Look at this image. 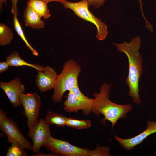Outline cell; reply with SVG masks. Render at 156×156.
Segmentation results:
<instances>
[{
  "label": "cell",
  "mask_w": 156,
  "mask_h": 156,
  "mask_svg": "<svg viewBox=\"0 0 156 156\" xmlns=\"http://www.w3.org/2000/svg\"><path fill=\"white\" fill-rule=\"evenodd\" d=\"M110 148L107 146H98L94 150L89 149L88 156H110Z\"/></svg>",
  "instance_id": "21"
},
{
  "label": "cell",
  "mask_w": 156,
  "mask_h": 156,
  "mask_svg": "<svg viewBox=\"0 0 156 156\" xmlns=\"http://www.w3.org/2000/svg\"><path fill=\"white\" fill-rule=\"evenodd\" d=\"M48 4L42 0H29L27 2V5L30 6L41 17L46 19L51 16Z\"/></svg>",
  "instance_id": "15"
},
{
  "label": "cell",
  "mask_w": 156,
  "mask_h": 156,
  "mask_svg": "<svg viewBox=\"0 0 156 156\" xmlns=\"http://www.w3.org/2000/svg\"><path fill=\"white\" fill-rule=\"evenodd\" d=\"M91 125V121L89 120H79L67 118L66 126L80 130L89 128Z\"/></svg>",
  "instance_id": "19"
},
{
  "label": "cell",
  "mask_w": 156,
  "mask_h": 156,
  "mask_svg": "<svg viewBox=\"0 0 156 156\" xmlns=\"http://www.w3.org/2000/svg\"><path fill=\"white\" fill-rule=\"evenodd\" d=\"M7 0H0V10L1 11H2L3 5L4 4L5 5L7 4Z\"/></svg>",
  "instance_id": "26"
},
{
  "label": "cell",
  "mask_w": 156,
  "mask_h": 156,
  "mask_svg": "<svg viewBox=\"0 0 156 156\" xmlns=\"http://www.w3.org/2000/svg\"><path fill=\"white\" fill-rule=\"evenodd\" d=\"M111 85L104 83L100 88L99 93L96 92L92 112L98 116L101 114L104 118L101 120L104 123L107 120L111 122L112 127L120 118L127 117V114L132 110L133 107L130 104L126 105L118 104L112 102L109 99V94Z\"/></svg>",
  "instance_id": "2"
},
{
  "label": "cell",
  "mask_w": 156,
  "mask_h": 156,
  "mask_svg": "<svg viewBox=\"0 0 156 156\" xmlns=\"http://www.w3.org/2000/svg\"><path fill=\"white\" fill-rule=\"evenodd\" d=\"M13 38L11 29L4 23H0V45L4 46L11 43Z\"/></svg>",
  "instance_id": "17"
},
{
  "label": "cell",
  "mask_w": 156,
  "mask_h": 156,
  "mask_svg": "<svg viewBox=\"0 0 156 156\" xmlns=\"http://www.w3.org/2000/svg\"><path fill=\"white\" fill-rule=\"evenodd\" d=\"M37 71L35 81L40 91L44 92L53 89L57 75L54 69L48 66L45 67L44 71Z\"/></svg>",
  "instance_id": "12"
},
{
  "label": "cell",
  "mask_w": 156,
  "mask_h": 156,
  "mask_svg": "<svg viewBox=\"0 0 156 156\" xmlns=\"http://www.w3.org/2000/svg\"><path fill=\"white\" fill-rule=\"evenodd\" d=\"M6 116V113L2 110H0V119H2Z\"/></svg>",
  "instance_id": "27"
},
{
  "label": "cell",
  "mask_w": 156,
  "mask_h": 156,
  "mask_svg": "<svg viewBox=\"0 0 156 156\" xmlns=\"http://www.w3.org/2000/svg\"><path fill=\"white\" fill-rule=\"evenodd\" d=\"M43 1L47 3H48L52 1H57L59 2H61L63 0H42Z\"/></svg>",
  "instance_id": "28"
},
{
  "label": "cell",
  "mask_w": 156,
  "mask_h": 156,
  "mask_svg": "<svg viewBox=\"0 0 156 156\" xmlns=\"http://www.w3.org/2000/svg\"><path fill=\"white\" fill-rule=\"evenodd\" d=\"M81 70L79 65L73 60L70 59L65 63L61 73L57 75L53 88L52 99L53 101L60 102L64 93L69 91L78 83Z\"/></svg>",
  "instance_id": "3"
},
{
  "label": "cell",
  "mask_w": 156,
  "mask_h": 156,
  "mask_svg": "<svg viewBox=\"0 0 156 156\" xmlns=\"http://www.w3.org/2000/svg\"><path fill=\"white\" fill-rule=\"evenodd\" d=\"M141 0H138L141 8H142V2Z\"/></svg>",
  "instance_id": "29"
},
{
  "label": "cell",
  "mask_w": 156,
  "mask_h": 156,
  "mask_svg": "<svg viewBox=\"0 0 156 156\" xmlns=\"http://www.w3.org/2000/svg\"><path fill=\"white\" fill-rule=\"evenodd\" d=\"M59 155V154H57V153H55L53 152H52V153H51L49 154H44V153H42L41 152V151H40V152H39V153H37L32 154L31 155L32 156H57L58 155Z\"/></svg>",
  "instance_id": "25"
},
{
  "label": "cell",
  "mask_w": 156,
  "mask_h": 156,
  "mask_svg": "<svg viewBox=\"0 0 156 156\" xmlns=\"http://www.w3.org/2000/svg\"><path fill=\"white\" fill-rule=\"evenodd\" d=\"M23 18L26 26L39 29L43 28L45 25L43 20L30 6L27 5L24 10Z\"/></svg>",
  "instance_id": "13"
},
{
  "label": "cell",
  "mask_w": 156,
  "mask_h": 156,
  "mask_svg": "<svg viewBox=\"0 0 156 156\" xmlns=\"http://www.w3.org/2000/svg\"><path fill=\"white\" fill-rule=\"evenodd\" d=\"M49 126L42 118L29 129L27 136L32 140V151L34 154L40 151L41 148L44 146L48 138L51 135Z\"/></svg>",
  "instance_id": "9"
},
{
  "label": "cell",
  "mask_w": 156,
  "mask_h": 156,
  "mask_svg": "<svg viewBox=\"0 0 156 156\" xmlns=\"http://www.w3.org/2000/svg\"><path fill=\"white\" fill-rule=\"evenodd\" d=\"M6 61L10 66L18 67L27 66L34 68L37 71H43L45 69V67L39 64H30L25 61L21 57L18 53L16 51L12 52L6 57Z\"/></svg>",
  "instance_id": "14"
},
{
  "label": "cell",
  "mask_w": 156,
  "mask_h": 156,
  "mask_svg": "<svg viewBox=\"0 0 156 156\" xmlns=\"http://www.w3.org/2000/svg\"><path fill=\"white\" fill-rule=\"evenodd\" d=\"M18 0H10L12 3L11 12L13 16H18V15L17 7V2Z\"/></svg>",
  "instance_id": "23"
},
{
  "label": "cell",
  "mask_w": 156,
  "mask_h": 156,
  "mask_svg": "<svg viewBox=\"0 0 156 156\" xmlns=\"http://www.w3.org/2000/svg\"><path fill=\"white\" fill-rule=\"evenodd\" d=\"M147 124L146 129L135 136L129 138L123 139L115 135V140L126 150H132L150 135L156 133V121L148 120Z\"/></svg>",
  "instance_id": "10"
},
{
  "label": "cell",
  "mask_w": 156,
  "mask_h": 156,
  "mask_svg": "<svg viewBox=\"0 0 156 156\" xmlns=\"http://www.w3.org/2000/svg\"><path fill=\"white\" fill-rule=\"evenodd\" d=\"M141 42V38L137 36L132 39L129 43L126 42L122 44L113 43L118 51L124 53L127 57L129 72L126 81L129 89L128 96L131 97L133 101L138 105L141 103L139 95V84L143 71V60L139 52Z\"/></svg>",
  "instance_id": "1"
},
{
  "label": "cell",
  "mask_w": 156,
  "mask_h": 156,
  "mask_svg": "<svg viewBox=\"0 0 156 156\" xmlns=\"http://www.w3.org/2000/svg\"><path fill=\"white\" fill-rule=\"evenodd\" d=\"M17 17L16 16H13V25L15 30L26 45L31 51L33 55L35 56H38V54L37 51L31 46L26 39Z\"/></svg>",
  "instance_id": "18"
},
{
  "label": "cell",
  "mask_w": 156,
  "mask_h": 156,
  "mask_svg": "<svg viewBox=\"0 0 156 156\" xmlns=\"http://www.w3.org/2000/svg\"><path fill=\"white\" fill-rule=\"evenodd\" d=\"M0 88L5 92L15 108L20 106V97L25 91V89L19 78L16 77L8 82L0 81Z\"/></svg>",
  "instance_id": "11"
},
{
  "label": "cell",
  "mask_w": 156,
  "mask_h": 156,
  "mask_svg": "<svg viewBox=\"0 0 156 156\" xmlns=\"http://www.w3.org/2000/svg\"><path fill=\"white\" fill-rule=\"evenodd\" d=\"M60 3L65 8L71 10L78 17L94 24L97 29L96 37L98 40H102L106 38L108 34L106 25L89 10L88 6L90 5L87 0L76 2L63 0Z\"/></svg>",
  "instance_id": "4"
},
{
  "label": "cell",
  "mask_w": 156,
  "mask_h": 156,
  "mask_svg": "<svg viewBox=\"0 0 156 156\" xmlns=\"http://www.w3.org/2000/svg\"><path fill=\"white\" fill-rule=\"evenodd\" d=\"M94 99H91L83 94L78 83L69 91L66 100L64 102V109L68 112H77L82 110L86 116L92 112Z\"/></svg>",
  "instance_id": "5"
},
{
  "label": "cell",
  "mask_w": 156,
  "mask_h": 156,
  "mask_svg": "<svg viewBox=\"0 0 156 156\" xmlns=\"http://www.w3.org/2000/svg\"><path fill=\"white\" fill-rule=\"evenodd\" d=\"M10 66L8 62L6 61L5 62H0V73H2L6 71Z\"/></svg>",
  "instance_id": "24"
},
{
  "label": "cell",
  "mask_w": 156,
  "mask_h": 156,
  "mask_svg": "<svg viewBox=\"0 0 156 156\" xmlns=\"http://www.w3.org/2000/svg\"><path fill=\"white\" fill-rule=\"evenodd\" d=\"M20 103L24 110V114L27 118V123L29 129L39 121V116L41 107V99L36 93H23L20 97Z\"/></svg>",
  "instance_id": "6"
},
{
  "label": "cell",
  "mask_w": 156,
  "mask_h": 156,
  "mask_svg": "<svg viewBox=\"0 0 156 156\" xmlns=\"http://www.w3.org/2000/svg\"><path fill=\"white\" fill-rule=\"evenodd\" d=\"M67 117L61 114L48 111L44 120L49 126L54 125L57 127H64L66 126Z\"/></svg>",
  "instance_id": "16"
},
{
  "label": "cell",
  "mask_w": 156,
  "mask_h": 156,
  "mask_svg": "<svg viewBox=\"0 0 156 156\" xmlns=\"http://www.w3.org/2000/svg\"><path fill=\"white\" fill-rule=\"evenodd\" d=\"M25 149L19 145L13 143L8 149L6 156H26Z\"/></svg>",
  "instance_id": "20"
},
{
  "label": "cell",
  "mask_w": 156,
  "mask_h": 156,
  "mask_svg": "<svg viewBox=\"0 0 156 156\" xmlns=\"http://www.w3.org/2000/svg\"><path fill=\"white\" fill-rule=\"evenodd\" d=\"M44 146L48 151L63 156H88L89 149L79 147L51 135L48 138Z\"/></svg>",
  "instance_id": "8"
},
{
  "label": "cell",
  "mask_w": 156,
  "mask_h": 156,
  "mask_svg": "<svg viewBox=\"0 0 156 156\" xmlns=\"http://www.w3.org/2000/svg\"><path fill=\"white\" fill-rule=\"evenodd\" d=\"M90 5L98 8L103 5L106 0H87Z\"/></svg>",
  "instance_id": "22"
},
{
  "label": "cell",
  "mask_w": 156,
  "mask_h": 156,
  "mask_svg": "<svg viewBox=\"0 0 156 156\" xmlns=\"http://www.w3.org/2000/svg\"><path fill=\"white\" fill-rule=\"evenodd\" d=\"M0 129L7 137L8 142L17 144L28 151H33V146L21 133L16 123L6 116L0 119Z\"/></svg>",
  "instance_id": "7"
}]
</instances>
